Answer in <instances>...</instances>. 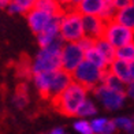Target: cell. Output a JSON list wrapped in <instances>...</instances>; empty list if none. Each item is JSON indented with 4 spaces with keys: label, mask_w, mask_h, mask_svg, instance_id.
<instances>
[{
    "label": "cell",
    "mask_w": 134,
    "mask_h": 134,
    "mask_svg": "<svg viewBox=\"0 0 134 134\" xmlns=\"http://www.w3.org/2000/svg\"><path fill=\"white\" fill-rule=\"evenodd\" d=\"M101 83H104L107 88L115 90V92H122V93H125V90H126V83H123V82L119 80V78H116L115 75H112L111 72H108V71H105L104 80H103Z\"/></svg>",
    "instance_id": "cell-19"
},
{
    "label": "cell",
    "mask_w": 134,
    "mask_h": 134,
    "mask_svg": "<svg viewBox=\"0 0 134 134\" xmlns=\"http://www.w3.org/2000/svg\"><path fill=\"white\" fill-rule=\"evenodd\" d=\"M13 0H0V7H7Z\"/></svg>",
    "instance_id": "cell-32"
},
{
    "label": "cell",
    "mask_w": 134,
    "mask_h": 134,
    "mask_svg": "<svg viewBox=\"0 0 134 134\" xmlns=\"http://www.w3.org/2000/svg\"><path fill=\"white\" fill-rule=\"evenodd\" d=\"M72 82V75L70 72H67L64 70H56L52 74V81L49 86V92H48V97L51 101L56 100L58 97L62 94L64 90L69 88V85Z\"/></svg>",
    "instance_id": "cell-8"
},
{
    "label": "cell",
    "mask_w": 134,
    "mask_h": 134,
    "mask_svg": "<svg viewBox=\"0 0 134 134\" xmlns=\"http://www.w3.org/2000/svg\"><path fill=\"white\" fill-rule=\"evenodd\" d=\"M56 2L62 5L63 8H69L71 7V0H56Z\"/></svg>",
    "instance_id": "cell-30"
},
{
    "label": "cell",
    "mask_w": 134,
    "mask_h": 134,
    "mask_svg": "<svg viewBox=\"0 0 134 134\" xmlns=\"http://www.w3.org/2000/svg\"><path fill=\"white\" fill-rule=\"evenodd\" d=\"M63 45H64V41L59 37L47 48H41L34 59V62L32 63L33 75L40 74V72H52L62 69Z\"/></svg>",
    "instance_id": "cell-1"
},
{
    "label": "cell",
    "mask_w": 134,
    "mask_h": 134,
    "mask_svg": "<svg viewBox=\"0 0 134 134\" xmlns=\"http://www.w3.org/2000/svg\"><path fill=\"white\" fill-rule=\"evenodd\" d=\"M83 37L82 15L69 7L60 15V38L64 42H78Z\"/></svg>",
    "instance_id": "cell-3"
},
{
    "label": "cell",
    "mask_w": 134,
    "mask_h": 134,
    "mask_svg": "<svg viewBox=\"0 0 134 134\" xmlns=\"http://www.w3.org/2000/svg\"><path fill=\"white\" fill-rule=\"evenodd\" d=\"M105 0H83L75 7V10L82 16H100L103 8H104Z\"/></svg>",
    "instance_id": "cell-11"
},
{
    "label": "cell",
    "mask_w": 134,
    "mask_h": 134,
    "mask_svg": "<svg viewBox=\"0 0 134 134\" xmlns=\"http://www.w3.org/2000/svg\"><path fill=\"white\" fill-rule=\"evenodd\" d=\"M125 93H126V97H129V99L134 100V81H130L129 83L126 85Z\"/></svg>",
    "instance_id": "cell-29"
},
{
    "label": "cell",
    "mask_w": 134,
    "mask_h": 134,
    "mask_svg": "<svg viewBox=\"0 0 134 134\" xmlns=\"http://www.w3.org/2000/svg\"><path fill=\"white\" fill-rule=\"evenodd\" d=\"M131 119H133V130H131V133H130V134H134V116H133Z\"/></svg>",
    "instance_id": "cell-35"
},
{
    "label": "cell",
    "mask_w": 134,
    "mask_h": 134,
    "mask_svg": "<svg viewBox=\"0 0 134 134\" xmlns=\"http://www.w3.org/2000/svg\"><path fill=\"white\" fill-rule=\"evenodd\" d=\"M71 75H72V81L74 82L82 85L86 89H94L103 82L105 71L93 66L88 60H83Z\"/></svg>",
    "instance_id": "cell-4"
},
{
    "label": "cell",
    "mask_w": 134,
    "mask_h": 134,
    "mask_svg": "<svg viewBox=\"0 0 134 134\" xmlns=\"http://www.w3.org/2000/svg\"><path fill=\"white\" fill-rule=\"evenodd\" d=\"M36 8L38 10H42L48 13L49 15H60L63 13L66 8H63L62 5H60L56 0H36Z\"/></svg>",
    "instance_id": "cell-17"
},
{
    "label": "cell",
    "mask_w": 134,
    "mask_h": 134,
    "mask_svg": "<svg viewBox=\"0 0 134 134\" xmlns=\"http://www.w3.org/2000/svg\"><path fill=\"white\" fill-rule=\"evenodd\" d=\"M130 66V74H131V81H134V60L131 63H129Z\"/></svg>",
    "instance_id": "cell-31"
},
{
    "label": "cell",
    "mask_w": 134,
    "mask_h": 134,
    "mask_svg": "<svg viewBox=\"0 0 134 134\" xmlns=\"http://www.w3.org/2000/svg\"><path fill=\"white\" fill-rule=\"evenodd\" d=\"M52 72H40V74H34L33 75V81L37 90L40 92V94L47 99L48 97V92H49V86H51V81H52Z\"/></svg>",
    "instance_id": "cell-14"
},
{
    "label": "cell",
    "mask_w": 134,
    "mask_h": 134,
    "mask_svg": "<svg viewBox=\"0 0 134 134\" xmlns=\"http://www.w3.org/2000/svg\"><path fill=\"white\" fill-rule=\"evenodd\" d=\"M109 44L114 48H120L126 44H130L134 41V32L130 29H127L126 26L120 25L116 21H111L107 22L105 30H104V36H103Z\"/></svg>",
    "instance_id": "cell-5"
},
{
    "label": "cell",
    "mask_w": 134,
    "mask_h": 134,
    "mask_svg": "<svg viewBox=\"0 0 134 134\" xmlns=\"http://www.w3.org/2000/svg\"><path fill=\"white\" fill-rule=\"evenodd\" d=\"M116 13H118V10L114 7L111 0H105V4H104V8H103L101 14H100V18L105 22H111V21L115 19Z\"/></svg>",
    "instance_id": "cell-21"
},
{
    "label": "cell",
    "mask_w": 134,
    "mask_h": 134,
    "mask_svg": "<svg viewBox=\"0 0 134 134\" xmlns=\"http://www.w3.org/2000/svg\"><path fill=\"white\" fill-rule=\"evenodd\" d=\"M82 2H83V0H71V7H72V8H75L77 5L80 4V3H82Z\"/></svg>",
    "instance_id": "cell-34"
},
{
    "label": "cell",
    "mask_w": 134,
    "mask_h": 134,
    "mask_svg": "<svg viewBox=\"0 0 134 134\" xmlns=\"http://www.w3.org/2000/svg\"><path fill=\"white\" fill-rule=\"evenodd\" d=\"M108 72H111L112 75H115L116 78L123 82V83H129L131 81V74H130V66L129 63L123 62V60L115 59L114 62L108 66Z\"/></svg>",
    "instance_id": "cell-12"
},
{
    "label": "cell",
    "mask_w": 134,
    "mask_h": 134,
    "mask_svg": "<svg viewBox=\"0 0 134 134\" xmlns=\"http://www.w3.org/2000/svg\"><path fill=\"white\" fill-rule=\"evenodd\" d=\"M94 96L96 99L101 103V105L108 111H116L122 108L126 101V93L122 92H115V90L107 88L104 83H100L94 89Z\"/></svg>",
    "instance_id": "cell-7"
},
{
    "label": "cell",
    "mask_w": 134,
    "mask_h": 134,
    "mask_svg": "<svg viewBox=\"0 0 134 134\" xmlns=\"http://www.w3.org/2000/svg\"><path fill=\"white\" fill-rule=\"evenodd\" d=\"M131 3H133V5H134V0H131Z\"/></svg>",
    "instance_id": "cell-36"
},
{
    "label": "cell",
    "mask_w": 134,
    "mask_h": 134,
    "mask_svg": "<svg viewBox=\"0 0 134 134\" xmlns=\"http://www.w3.org/2000/svg\"><path fill=\"white\" fill-rule=\"evenodd\" d=\"M53 15H49L48 13L38 8H33L32 11H29L26 14V19H27V25L32 29V32L36 34H40L45 30V27L48 26L49 21L52 19Z\"/></svg>",
    "instance_id": "cell-10"
},
{
    "label": "cell",
    "mask_w": 134,
    "mask_h": 134,
    "mask_svg": "<svg viewBox=\"0 0 134 134\" xmlns=\"http://www.w3.org/2000/svg\"><path fill=\"white\" fill-rule=\"evenodd\" d=\"M78 44H80L82 49L86 52L88 49H90V48H93V47H94V40L89 38V37H85V36H83V37H82L80 41H78Z\"/></svg>",
    "instance_id": "cell-27"
},
{
    "label": "cell",
    "mask_w": 134,
    "mask_h": 134,
    "mask_svg": "<svg viewBox=\"0 0 134 134\" xmlns=\"http://www.w3.org/2000/svg\"><path fill=\"white\" fill-rule=\"evenodd\" d=\"M94 48L103 55V58L107 60L108 64H111L116 59V48H114L104 37L94 41Z\"/></svg>",
    "instance_id": "cell-13"
},
{
    "label": "cell",
    "mask_w": 134,
    "mask_h": 134,
    "mask_svg": "<svg viewBox=\"0 0 134 134\" xmlns=\"http://www.w3.org/2000/svg\"><path fill=\"white\" fill-rule=\"evenodd\" d=\"M97 114V108L94 105V103L92 100H85L83 104L81 105L80 111H78V116H82V118H88V116H93V115Z\"/></svg>",
    "instance_id": "cell-23"
},
{
    "label": "cell",
    "mask_w": 134,
    "mask_h": 134,
    "mask_svg": "<svg viewBox=\"0 0 134 134\" xmlns=\"http://www.w3.org/2000/svg\"><path fill=\"white\" fill-rule=\"evenodd\" d=\"M86 88L72 81L69 85V88L52 103H55V107L59 112L67 116H74V115H78L81 105L86 100Z\"/></svg>",
    "instance_id": "cell-2"
},
{
    "label": "cell",
    "mask_w": 134,
    "mask_h": 134,
    "mask_svg": "<svg viewBox=\"0 0 134 134\" xmlns=\"http://www.w3.org/2000/svg\"><path fill=\"white\" fill-rule=\"evenodd\" d=\"M114 122H115V126H116V130H120V131L127 133V134L131 133V130H133V119L131 118L119 116Z\"/></svg>",
    "instance_id": "cell-24"
},
{
    "label": "cell",
    "mask_w": 134,
    "mask_h": 134,
    "mask_svg": "<svg viewBox=\"0 0 134 134\" xmlns=\"http://www.w3.org/2000/svg\"><path fill=\"white\" fill-rule=\"evenodd\" d=\"M115 21L134 32V5L131 4L129 7L118 11L116 16H115Z\"/></svg>",
    "instance_id": "cell-16"
},
{
    "label": "cell",
    "mask_w": 134,
    "mask_h": 134,
    "mask_svg": "<svg viewBox=\"0 0 134 134\" xmlns=\"http://www.w3.org/2000/svg\"><path fill=\"white\" fill-rule=\"evenodd\" d=\"M116 59L123 60L126 63H131L134 60V41L126 44L116 49Z\"/></svg>",
    "instance_id": "cell-20"
},
{
    "label": "cell",
    "mask_w": 134,
    "mask_h": 134,
    "mask_svg": "<svg viewBox=\"0 0 134 134\" xmlns=\"http://www.w3.org/2000/svg\"><path fill=\"white\" fill-rule=\"evenodd\" d=\"M49 134H66V133H64L63 129H53Z\"/></svg>",
    "instance_id": "cell-33"
},
{
    "label": "cell",
    "mask_w": 134,
    "mask_h": 134,
    "mask_svg": "<svg viewBox=\"0 0 134 134\" xmlns=\"http://www.w3.org/2000/svg\"><path fill=\"white\" fill-rule=\"evenodd\" d=\"M111 2H112V4H114V7L116 8L118 11L123 10V8H126V7H129V5L133 4L131 0H111Z\"/></svg>",
    "instance_id": "cell-28"
},
{
    "label": "cell",
    "mask_w": 134,
    "mask_h": 134,
    "mask_svg": "<svg viewBox=\"0 0 134 134\" xmlns=\"http://www.w3.org/2000/svg\"><path fill=\"white\" fill-rule=\"evenodd\" d=\"M108 123H109V119H107V118H94L90 122V126H92L94 134H101L107 129Z\"/></svg>",
    "instance_id": "cell-25"
},
{
    "label": "cell",
    "mask_w": 134,
    "mask_h": 134,
    "mask_svg": "<svg viewBox=\"0 0 134 134\" xmlns=\"http://www.w3.org/2000/svg\"><path fill=\"white\" fill-rule=\"evenodd\" d=\"M82 25H83V36L92 40H99L104 36V30L107 22L103 21L100 16H82Z\"/></svg>",
    "instance_id": "cell-9"
},
{
    "label": "cell",
    "mask_w": 134,
    "mask_h": 134,
    "mask_svg": "<svg viewBox=\"0 0 134 134\" xmlns=\"http://www.w3.org/2000/svg\"><path fill=\"white\" fill-rule=\"evenodd\" d=\"M85 60V51L78 42H64L62 48V70L72 74Z\"/></svg>",
    "instance_id": "cell-6"
},
{
    "label": "cell",
    "mask_w": 134,
    "mask_h": 134,
    "mask_svg": "<svg viewBox=\"0 0 134 134\" xmlns=\"http://www.w3.org/2000/svg\"><path fill=\"white\" fill-rule=\"evenodd\" d=\"M85 60H88L89 63H92L93 66L96 67H99V69L101 70H104L107 71L108 70V63H107V60L103 58V55L96 49V48H90V49H88L86 52H85Z\"/></svg>",
    "instance_id": "cell-18"
},
{
    "label": "cell",
    "mask_w": 134,
    "mask_h": 134,
    "mask_svg": "<svg viewBox=\"0 0 134 134\" xmlns=\"http://www.w3.org/2000/svg\"><path fill=\"white\" fill-rule=\"evenodd\" d=\"M74 130L80 134H94L93 133V129L90 126V122L85 120V119H81L74 123Z\"/></svg>",
    "instance_id": "cell-26"
},
{
    "label": "cell",
    "mask_w": 134,
    "mask_h": 134,
    "mask_svg": "<svg viewBox=\"0 0 134 134\" xmlns=\"http://www.w3.org/2000/svg\"><path fill=\"white\" fill-rule=\"evenodd\" d=\"M29 101V97H27V88L25 85H21L18 88L16 93L14 96V104L18 107V108H23Z\"/></svg>",
    "instance_id": "cell-22"
},
{
    "label": "cell",
    "mask_w": 134,
    "mask_h": 134,
    "mask_svg": "<svg viewBox=\"0 0 134 134\" xmlns=\"http://www.w3.org/2000/svg\"><path fill=\"white\" fill-rule=\"evenodd\" d=\"M36 5V0H13L7 7L10 14H27Z\"/></svg>",
    "instance_id": "cell-15"
}]
</instances>
